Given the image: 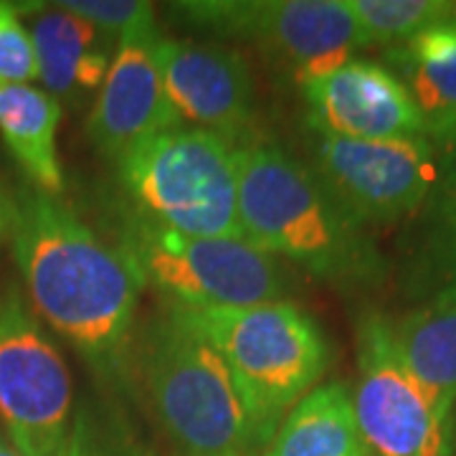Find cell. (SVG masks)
<instances>
[{
	"mask_svg": "<svg viewBox=\"0 0 456 456\" xmlns=\"http://www.w3.org/2000/svg\"><path fill=\"white\" fill-rule=\"evenodd\" d=\"M11 246L36 317L97 370H114L145 284L130 256L41 191L16 196Z\"/></svg>",
	"mask_w": 456,
	"mask_h": 456,
	"instance_id": "6da1fadb",
	"label": "cell"
},
{
	"mask_svg": "<svg viewBox=\"0 0 456 456\" xmlns=\"http://www.w3.org/2000/svg\"><path fill=\"white\" fill-rule=\"evenodd\" d=\"M239 224L248 244L332 284H360L378 274V254L362 224L312 165L274 142L239 145Z\"/></svg>",
	"mask_w": 456,
	"mask_h": 456,
	"instance_id": "7a4b0ae2",
	"label": "cell"
},
{
	"mask_svg": "<svg viewBox=\"0 0 456 456\" xmlns=\"http://www.w3.org/2000/svg\"><path fill=\"white\" fill-rule=\"evenodd\" d=\"M134 365L158 424L191 456H248L274 436L221 353L173 305L140 332Z\"/></svg>",
	"mask_w": 456,
	"mask_h": 456,
	"instance_id": "3957f363",
	"label": "cell"
},
{
	"mask_svg": "<svg viewBox=\"0 0 456 456\" xmlns=\"http://www.w3.org/2000/svg\"><path fill=\"white\" fill-rule=\"evenodd\" d=\"M119 180L142 218L203 239H244L239 147L213 132L173 127L119 160Z\"/></svg>",
	"mask_w": 456,
	"mask_h": 456,
	"instance_id": "277c9868",
	"label": "cell"
},
{
	"mask_svg": "<svg viewBox=\"0 0 456 456\" xmlns=\"http://www.w3.org/2000/svg\"><path fill=\"white\" fill-rule=\"evenodd\" d=\"M175 307V305H173ZM175 310L226 360L261 421L277 431L287 411L317 388L330 345L310 312L279 299L236 310Z\"/></svg>",
	"mask_w": 456,
	"mask_h": 456,
	"instance_id": "5b68a950",
	"label": "cell"
},
{
	"mask_svg": "<svg viewBox=\"0 0 456 456\" xmlns=\"http://www.w3.org/2000/svg\"><path fill=\"white\" fill-rule=\"evenodd\" d=\"M122 251L142 279L185 310L254 307L287 294V274L277 256L246 239L185 236L137 213L127 224Z\"/></svg>",
	"mask_w": 456,
	"mask_h": 456,
	"instance_id": "8992f818",
	"label": "cell"
},
{
	"mask_svg": "<svg viewBox=\"0 0 456 456\" xmlns=\"http://www.w3.org/2000/svg\"><path fill=\"white\" fill-rule=\"evenodd\" d=\"M71 375L16 284L0 289V424L20 456H56L71 434Z\"/></svg>",
	"mask_w": 456,
	"mask_h": 456,
	"instance_id": "52a82bcc",
	"label": "cell"
},
{
	"mask_svg": "<svg viewBox=\"0 0 456 456\" xmlns=\"http://www.w3.org/2000/svg\"><path fill=\"white\" fill-rule=\"evenodd\" d=\"M353 413L368 456H452L454 419L441 413L408 373L391 338V322L368 317L360 325Z\"/></svg>",
	"mask_w": 456,
	"mask_h": 456,
	"instance_id": "ba28073f",
	"label": "cell"
},
{
	"mask_svg": "<svg viewBox=\"0 0 456 456\" xmlns=\"http://www.w3.org/2000/svg\"><path fill=\"white\" fill-rule=\"evenodd\" d=\"M178 8L213 31L256 44L297 82L338 69L370 46L347 0H226Z\"/></svg>",
	"mask_w": 456,
	"mask_h": 456,
	"instance_id": "9c48e42d",
	"label": "cell"
},
{
	"mask_svg": "<svg viewBox=\"0 0 456 456\" xmlns=\"http://www.w3.org/2000/svg\"><path fill=\"white\" fill-rule=\"evenodd\" d=\"M312 170L360 224L419 211L439 185L436 147L421 140H347L310 130Z\"/></svg>",
	"mask_w": 456,
	"mask_h": 456,
	"instance_id": "30bf717a",
	"label": "cell"
},
{
	"mask_svg": "<svg viewBox=\"0 0 456 456\" xmlns=\"http://www.w3.org/2000/svg\"><path fill=\"white\" fill-rule=\"evenodd\" d=\"M160 41L155 26L127 33L117 44L112 66L92 104L89 137L114 163L150 137L183 125L165 94Z\"/></svg>",
	"mask_w": 456,
	"mask_h": 456,
	"instance_id": "8fae6325",
	"label": "cell"
},
{
	"mask_svg": "<svg viewBox=\"0 0 456 456\" xmlns=\"http://www.w3.org/2000/svg\"><path fill=\"white\" fill-rule=\"evenodd\" d=\"M299 86L310 107L312 130L347 140L426 137L416 102L388 66L350 59Z\"/></svg>",
	"mask_w": 456,
	"mask_h": 456,
	"instance_id": "7c38bea8",
	"label": "cell"
},
{
	"mask_svg": "<svg viewBox=\"0 0 456 456\" xmlns=\"http://www.w3.org/2000/svg\"><path fill=\"white\" fill-rule=\"evenodd\" d=\"M160 71L165 94L180 122L246 145L254 122V77L236 51L193 41H160Z\"/></svg>",
	"mask_w": 456,
	"mask_h": 456,
	"instance_id": "4fadbf2b",
	"label": "cell"
},
{
	"mask_svg": "<svg viewBox=\"0 0 456 456\" xmlns=\"http://www.w3.org/2000/svg\"><path fill=\"white\" fill-rule=\"evenodd\" d=\"M18 16L31 20V41L36 51L38 79L51 97L82 99L99 92L117 44L89 20L51 5H18Z\"/></svg>",
	"mask_w": 456,
	"mask_h": 456,
	"instance_id": "5bb4252c",
	"label": "cell"
},
{
	"mask_svg": "<svg viewBox=\"0 0 456 456\" xmlns=\"http://www.w3.org/2000/svg\"><path fill=\"white\" fill-rule=\"evenodd\" d=\"M393 61L421 112L428 142L436 140L456 155V16L413 36Z\"/></svg>",
	"mask_w": 456,
	"mask_h": 456,
	"instance_id": "9a60e30c",
	"label": "cell"
},
{
	"mask_svg": "<svg viewBox=\"0 0 456 456\" xmlns=\"http://www.w3.org/2000/svg\"><path fill=\"white\" fill-rule=\"evenodd\" d=\"M61 104L33 84H0V134L36 191L59 196L64 173L56 150Z\"/></svg>",
	"mask_w": 456,
	"mask_h": 456,
	"instance_id": "2e32d148",
	"label": "cell"
},
{
	"mask_svg": "<svg viewBox=\"0 0 456 456\" xmlns=\"http://www.w3.org/2000/svg\"><path fill=\"white\" fill-rule=\"evenodd\" d=\"M398 358L428 398L454 419L456 411V299L434 297L426 307L391 322Z\"/></svg>",
	"mask_w": 456,
	"mask_h": 456,
	"instance_id": "e0dca14e",
	"label": "cell"
},
{
	"mask_svg": "<svg viewBox=\"0 0 456 456\" xmlns=\"http://www.w3.org/2000/svg\"><path fill=\"white\" fill-rule=\"evenodd\" d=\"M264 456H368L350 388L345 383H325L297 401L279 421Z\"/></svg>",
	"mask_w": 456,
	"mask_h": 456,
	"instance_id": "ac0fdd59",
	"label": "cell"
},
{
	"mask_svg": "<svg viewBox=\"0 0 456 456\" xmlns=\"http://www.w3.org/2000/svg\"><path fill=\"white\" fill-rule=\"evenodd\" d=\"M368 44H406L428 26L456 16L452 3L439 0H347Z\"/></svg>",
	"mask_w": 456,
	"mask_h": 456,
	"instance_id": "d6986e66",
	"label": "cell"
},
{
	"mask_svg": "<svg viewBox=\"0 0 456 456\" xmlns=\"http://www.w3.org/2000/svg\"><path fill=\"white\" fill-rule=\"evenodd\" d=\"M56 5L89 20L114 41H122L132 31L155 26L152 5L140 0H61Z\"/></svg>",
	"mask_w": 456,
	"mask_h": 456,
	"instance_id": "ffe728a7",
	"label": "cell"
},
{
	"mask_svg": "<svg viewBox=\"0 0 456 456\" xmlns=\"http://www.w3.org/2000/svg\"><path fill=\"white\" fill-rule=\"evenodd\" d=\"M38 79L36 51L16 5L0 3V84H31Z\"/></svg>",
	"mask_w": 456,
	"mask_h": 456,
	"instance_id": "44dd1931",
	"label": "cell"
},
{
	"mask_svg": "<svg viewBox=\"0 0 456 456\" xmlns=\"http://www.w3.org/2000/svg\"><path fill=\"white\" fill-rule=\"evenodd\" d=\"M439 226L434 236V261L441 277L436 297L456 299V170L444 188L439 203Z\"/></svg>",
	"mask_w": 456,
	"mask_h": 456,
	"instance_id": "7402d4cb",
	"label": "cell"
},
{
	"mask_svg": "<svg viewBox=\"0 0 456 456\" xmlns=\"http://www.w3.org/2000/svg\"><path fill=\"white\" fill-rule=\"evenodd\" d=\"M56 456H97L94 454V449L89 446V439H86V434H84L82 424L77 426V428L69 434L64 449H61Z\"/></svg>",
	"mask_w": 456,
	"mask_h": 456,
	"instance_id": "603a6c76",
	"label": "cell"
},
{
	"mask_svg": "<svg viewBox=\"0 0 456 456\" xmlns=\"http://www.w3.org/2000/svg\"><path fill=\"white\" fill-rule=\"evenodd\" d=\"M13 211H16V196L8 193V188L0 180V239L5 233H11V221H13Z\"/></svg>",
	"mask_w": 456,
	"mask_h": 456,
	"instance_id": "cb8c5ba5",
	"label": "cell"
},
{
	"mask_svg": "<svg viewBox=\"0 0 456 456\" xmlns=\"http://www.w3.org/2000/svg\"><path fill=\"white\" fill-rule=\"evenodd\" d=\"M0 456H20V454H18L16 446H13L11 441L3 439V436H0Z\"/></svg>",
	"mask_w": 456,
	"mask_h": 456,
	"instance_id": "d4e9b609",
	"label": "cell"
},
{
	"mask_svg": "<svg viewBox=\"0 0 456 456\" xmlns=\"http://www.w3.org/2000/svg\"><path fill=\"white\" fill-rule=\"evenodd\" d=\"M221 456H236V454H221Z\"/></svg>",
	"mask_w": 456,
	"mask_h": 456,
	"instance_id": "484cf974",
	"label": "cell"
}]
</instances>
